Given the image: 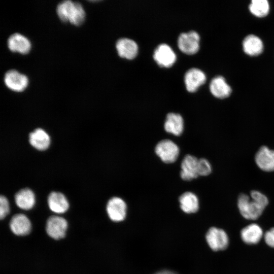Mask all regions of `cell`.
<instances>
[{"label":"cell","mask_w":274,"mask_h":274,"mask_svg":"<svg viewBox=\"0 0 274 274\" xmlns=\"http://www.w3.org/2000/svg\"><path fill=\"white\" fill-rule=\"evenodd\" d=\"M56 13L62 21H69L76 26L81 25L85 18V12L81 4L77 2H61L57 6Z\"/></svg>","instance_id":"cell-1"},{"label":"cell","mask_w":274,"mask_h":274,"mask_svg":"<svg viewBox=\"0 0 274 274\" xmlns=\"http://www.w3.org/2000/svg\"><path fill=\"white\" fill-rule=\"evenodd\" d=\"M237 207L241 214L248 220H256L265 209L250 196L241 194L237 199Z\"/></svg>","instance_id":"cell-2"},{"label":"cell","mask_w":274,"mask_h":274,"mask_svg":"<svg viewBox=\"0 0 274 274\" xmlns=\"http://www.w3.org/2000/svg\"><path fill=\"white\" fill-rule=\"evenodd\" d=\"M155 152L165 163H172L178 159L180 150L178 145L169 139L159 141L155 147Z\"/></svg>","instance_id":"cell-3"},{"label":"cell","mask_w":274,"mask_h":274,"mask_svg":"<svg viewBox=\"0 0 274 274\" xmlns=\"http://www.w3.org/2000/svg\"><path fill=\"white\" fill-rule=\"evenodd\" d=\"M206 238L210 248L215 251L225 250L229 244V238L226 232L215 227L208 230Z\"/></svg>","instance_id":"cell-4"},{"label":"cell","mask_w":274,"mask_h":274,"mask_svg":"<svg viewBox=\"0 0 274 274\" xmlns=\"http://www.w3.org/2000/svg\"><path fill=\"white\" fill-rule=\"evenodd\" d=\"M199 35L195 31L183 32L178 38V47L184 53L188 54H194L199 50Z\"/></svg>","instance_id":"cell-5"},{"label":"cell","mask_w":274,"mask_h":274,"mask_svg":"<svg viewBox=\"0 0 274 274\" xmlns=\"http://www.w3.org/2000/svg\"><path fill=\"white\" fill-rule=\"evenodd\" d=\"M67 227L66 220L60 216H50L47 221L46 230L49 236L55 239L64 237Z\"/></svg>","instance_id":"cell-6"},{"label":"cell","mask_w":274,"mask_h":274,"mask_svg":"<svg viewBox=\"0 0 274 274\" xmlns=\"http://www.w3.org/2000/svg\"><path fill=\"white\" fill-rule=\"evenodd\" d=\"M4 82L10 89L16 92H21L27 86L28 79L26 76L17 71L10 70L5 74Z\"/></svg>","instance_id":"cell-7"},{"label":"cell","mask_w":274,"mask_h":274,"mask_svg":"<svg viewBox=\"0 0 274 274\" xmlns=\"http://www.w3.org/2000/svg\"><path fill=\"white\" fill-rule=\"evenodd\" d=\"M126 209L125 202L118 197H113L110 199L106 208L109 218L114 222H120L125 219Z\"/></svg>","instance_id":"cell-8"},{"label":"cell","mask_w":274,"mask_h":274,"mask_svg":"<svg viewBox=\"0 0 274 274\" xmlns=\"http://www.w3.org/2000/svg\"><path fill=\"white\" fill-rule=\"evenodd\" d=\"M198 158L195 156L187 154L183 159L181 164L180 177L185 181H190L198 177Z\"/></svg>","instance_id":"cell-9"},{"label":"cell","mask_w":274,"mask_h":274,"mask_svg":"<svg viewBox=\"0 0 274 274\" xmlns=\"http://www.w3.org/2000/svg\"><path fill=\"white\" fill-rule=\"evenodd\" d=\"M153 58L158 65L167 67L175 63L176 55L168 45L161 44L155 49Z\"/></svg>","instance_id":"cell-10"},{"label":"cell","mask_w":274,"mask_h":274,"mask_svg":"<svg viewBox=\"0 0 274 274\" xmlns=\"http://www.w3.org/2000/svg\"><path fill=\"white\" fill-rule=\"evenodd\" d=\"M255 160L261 170L267 172L274 171V150L262 146L256 153Z\"/></svg>","instance_id":"cell-11"},{"label":"cell","mask_w":274,"mask_h":274,"mask_svg":"<svg viewBox=\"0 0 274 274\" xmlns=\"http://www.w3.org/2000/svg\"><path fill=\"white\" fill-rule=\"evenodd\" d=\"M206 80L204 73L197 68L188 70L184 76V82L187 90L189 92L195 91Z\"/></svg>","instance_id":"cell-12"},{"label":"cell","mask_w":274,"mask_h":274,"mask_svg":"<svg viewBox=\"0 0 274 274\" xmlns=\"http://www.w3.org/2000/svg\"><path fill=\"white\" fill-rule=\"evenodd\" d=\"M8 46L12 52L26 54L31 49V43L25 36L19 33H14L8 38Z\"/></svg>","instance_id":"cell-13"},{"label":"cell","mask_w":274,"mask_h":274,"mask_svg":"<svg viewBox=\"0 0 274 274\" xmlns=\"http://www.w3.org/2000/svg\"><path fill=\"white\" fill-rule=\"evenodd\" d=\"M10 228L13 233L17 235H26L31 230V223L24 214L14 215L11 218Z\"/></svg>","instance_id":"cell-14"},{"label":"cell","mask_w":274,"mask_h":274,"mask_svg":"<svg viewBox=\"0 0 274 274\" xmlns=\"http://www.w3.org/2000/svg\"><path fill=\"white\" fill-rule=\"evenodd\" d=\"M116 47L119 55L128 59L134 58L138 52L136 43L129 38H121L116 44Z\"/></svg>","instance_id":"cell-15"},{"label":"cell","mask_w":274,"mask_h":274,"mask_svg":"<svg viewBox=\"0 0 274 274\" xmlns=\"http://www.w3.org/2000/svg\"><path fill=\"white\" fill-rule=\"evenodd\" d=\"M184 120L182 116L178 113L167 114L164 123L165 131L176 136L181 135L184 130Z\"/></svg>","instance_id":"cell-16"},{"label":"cell","mask_w":274,"mask_h":274,"mask_svg":"<svg viewBox=\"0 0 274 274\" xmlns=\"http://www.w3.org/2000/svg\"><path fill=\"white\" fill-rule=\"evenodd\" d=\"M263 230L257 224L252 223L242 229L241 237L247 244L253 245L258 243L263 236Z\"/></svg>","instance_id":"cell-17"},{"label":"cell","mask_w":274,"mask_h":274,"mask_svg":"<svg viewBox=\"0 0 274 274\" xmlns=\"http://www.w3.org/2000/svg\"><path fill=\"white\" fill-rule=\"evenodd\" d=\"M48 204L50 209L57 214L65 212L69 207L68 202L65 196L58 192H52L49 194Z\"/></svg>","instance_id":"cell-18"},{"label":"cell","mask_w":274,"mask_h":274,"mask_svg":"<svg viewBox=\"0 0 274 274\" xmlns=\"http://www.w3.org/2000/svg\"><path fill=\"white\" fill-rule=\"evenodd\" d=\"M30 144L35 149L44 151L48 149L50 143L48 134L42 128H37L29 134Z\"/></svg>","instance_id":"cell-19"},{"label":"cell","mask_w":274,"mask_h":274,"mask_svg":"<svg viewBox=\"0 0 274 274\" xmlns=\"http://www.w3.org/2000/svg\"><path fill=\"white\" fill-rule=\"evenodd\" d=\"M210 89L212 94L219 98L228 97L231 92V88L226 83L225 79L221 76L213 78L210 84Z\"/></svg>","instance_id":"cell-20"},{"label":"cell","mask_w":274,"mask_h":274,"mask_svg":"<svg viewBox=\"0 0 274 274\" xmlns=\"http://www.w3.org/2000/svg\"><path fill=\"white\" fill-rule=\"evenodd\" d=\"M180 208L187 214L196 213L199 209V200L193 192L187 191L183 193L179 199Z\"/></svg>","instance_id":"cell-21"},{"label":"cell","mask_w":274,"mask_h":274,"mask_svg":"<svg viewBox=\"0 0 274 274\" xmlns=\"http://www.w3.org/2000/svg\"><path fill=\"white\" fill-rule=\"evenodd\" d=\"M16 205L24 210L31 209L35 203V196L31 190L24 188L19 190L15 195Z\"/></svg>","instance_id":"cell-22"},{"label":"cell","mask_w":274,"mask_h":274,"mask_svg":"<svg viewBox=\"0 0 274 274\" xmlns=\"http://www.w3.org/2000/svg\"><path fill=\"white\" fill-rule=\"evenodd\" d=\"M243 46L244 52L250 56L258 55L263 50L262 41L257 36L253 35H249L245 38Z\"/></svg>","instance_id":"cell-23"},{"label":"cell","mask_w":274,"mask_h":274,"mask_svg":"<svg viewBox=\"0 0 274 274\" xmlns=\"http://www.w3.org/2000/svg\"><path fill=\"white\" fill-rule=\"evenodd\" d=\"M249 10L253 15L257 17H264L269 12L268 2L266 0H253L249 5Z\"/></svg>","instance_id":"cell-24"},{"label":"cell","mask_w":274,"mask_h":274,"mask_svg":"<svg viewBox=\"0 0 274 274\" xmlns=\"http://www.w3.org/2000/svg\"><path fill=\"white\" fill-rule=\"evenodd\" d=\"M212 166L210 162L206 158H201L198 161V176H207L212 172Z\"/></svg>","instance_id":"cell-25"},{"label":"cell","mask_w":274,"mask_h":274,"mask_svg":"<svg viewBox=\"0 0 274 274\" xmlns=\"http://www.w3.org/2000/svg\"><path fill=\"white\" fill-rule=\"evenodd\" d=\"M250 197L264 209L268 204L267 197L259 191H252L250 192Z\"/></svg>","instance_id":"cell-26"},{"label":"cell","mask_w":274,"mask_h":274,"mask_svg":"<svg viewBox=\"0 0 274 274\" xmlns=\"http://www.w3.org/2000/svg\"><path fill=\"white\" fill-rule=\"evenodd\" d=\"M9 212V205L7 198L3 195L0 197V219H3Z\"/></svg>","instance_id":"cell-27"},{"label":"cell","mask_w":274,"mask_h":274,"mask_svg":"<svg viewBox=\"0 0 274 274\" xmlns=\"http://www.w3.org/2000/svg\"><path fill=\"white\" fill-rule=\"evenodd\" d=\"M264 238L268 246L274 248V227L270 228L265 233Z\"/></svg>","instance_id":"cell-28"},{"label":"cell","mask_w":274,"mask_h":274,"mask_svg":"<svg viewBox=\"0 0 274 274\" xmlns=\"http://www.w3.org/2000/svg\"><path fill=\"white\" fill-rule=\"evenodd\" d=\"M154 274H177L176 272L168 270H163L159 271L158 272H157L156 273Z\"/></svg>","instance_id":"cell-29"}]
</instances>
